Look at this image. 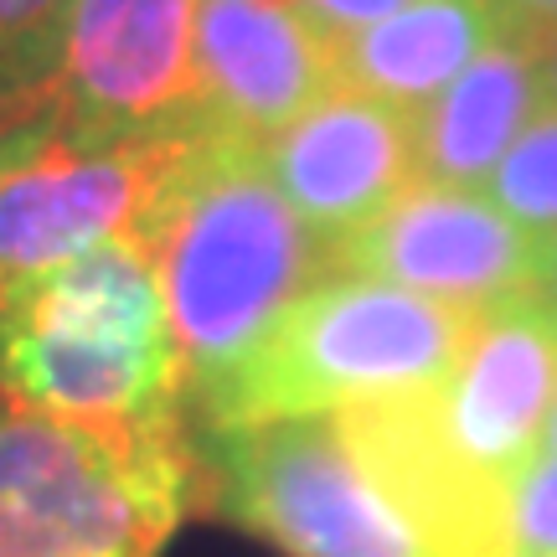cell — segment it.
<instances>
[{
    "mask_svg": "<svg viewBox=\"0 0 557 557\" xmlns=\"http://www.w3.org/2000/svg\"><path fill=\"white\" fill-rule=\"evenodd\" d=\"M0 398L99 429L181 423L176 325L135 238L103 243L0 295Z\"/></svg>",
    "mask_w": 557,
    "mask_h": 557,
    "instance_id": "cell-2",
    "label": "cell"
},
{
    "mask_svg": "<svg viewBox=\"0 0 557 557\" xmlns=\"http://www.w3.org/2000/svg\"><path fill=\"white\" fill-rule=\"evenodd\" d=\"M259 150L284 201L325 248L372 222L418 181L413 114L346 83L259 139Z\"/></svg>",
    "mask_w": 557,
    "mask_h": 557,
    "instance_id": "cell-10",
    "label": "cell"
},
{
    "mask_svg": "<svg viewBox=\"0 0 557 557\" xmlns=\"http://www.w3.org/2000/svg\"><path fill=\"white\" fill-rule=\"evenodd\" d=\"M135 243L150 253L171 305L186 408L331 274V248L284 201L259 139L207 120L186 135Z\"/></svg>",
    "mask_w": 557,
    "mask_h": 557,
    "instance_id": "cell-1",
    "label": "cell"
},
{
    "mask_svg": "<svg viewBox=\"0 0 557 557\" xmlns=\"http://www.w3.org/2000/svg\"><path fill=\"white\" fill-rule=\"evenodd\" d=\"M295 5L315 21L320 32H331L336 41H346V37H357L361 26H372V21L403 11L408 0H295Z\"/></svg>",
    "mask_w": 557,
    "mask_h": 557,
    "instance_id": "cell-17",
    "label": "cell"
},
{
    "mask_svg": "<svg viewBox=\"0 0 557 557\" xmlns=\"http://www.w3.org/2000/svg\"><path fill=\"white\" fill-rule=\"evenodd\" d=\"M506 32L491 0H408L336 47L341 83L413 114Z\"/></svg>",
    "mask_w": 557,
    "mask_h": 557,
    "instance_id": "cell-13",
    "label": "cell"
},
{
    "mask_svg": "<svg viewBox=\"0 0 557 557\" xmlns=\"http://www.w3.org/2000/svg\"><path fill=\"white\" fill-rule=\"evenodd\" d=\"M197 0H67L52 67L11 114L88 139H124L201 120Z\"/></svg>",
    "mask_w": 557,
    "mask_h": 557,
    "instance_id": "cell-7",
    "label": "cell"
},
{
    "mask_svg": "<svg viewBox=\"0 0 557 557\" xmlns=\"http://www.w3.org/2000/svg\"><path fill=\"white\" fill-rule=\"evenodd\" d=\"M506 21V32H521V37H557V0H491Z\"/></svg>",
    "mask_w": 557,
    "mask_h": 557,
    "instance_id": "cell-18",
    "label": "cell"
},
{
    "mask_svg": "<svg viewBox=\"0 0 557 557\" xmlns=\"http://www.w3.org/2000/svg\"><path fill=\"white\" fill-rule=\"evenodd\" d=\"M542 67H547V94L557 99V37L542 41Z\"/></svg>",
    "mask_w": 557,
    "mask_h": 557,
    "instance_id": "cell-19",
    "label": "cell"
},
{
    "mask_svg": "<svg viewBox=\"0 0 557 557\" xmlns=\"http://www.w3.org/2000/svg\"><path fill=\"white\" fill-rule=\"evenodd\" d=\"M67 0H0V114L32 99L52 67Z\"/></svg>",
    "mask_w": 557,
    "mask_h": 557,
    "instance_id": "cell-15",
    "label": "cell"
},
{
    "mask_svg": "<svg viewBox=\"0 0 557 557\" xmlns=\"http://www.w3.org/2000/svg\"><path fill=\"white\" fill-rule=\"evenodd\" d=\"M547 299L557 305V243H553V253H547Z\"/></svg>",
    "mask_w": 557,
    "mask_h": 557,
    "instance_id": "cell-21",
    "label": "cell"
},
{
    "mask_svg": "<svg viewBox=\"0 0 557 557\" xmlns=\"http://www.w3.org/2000/svg\"><path fill=\"white\" fill-rule=\"evenodd\" d=\"M336 47L295 0H197V109L218 129L269 139L341 88Z\"/></svg>",
    "mask_w": 557,
    "mask_h": 557,
    "instance_id": "cell-11",
    "label": "cell"
},
{
    "mask_svg": "<svg viewBox=\"0 0 557 557\" xmlns=\"http://www.w3.org/2000/svg\"><path fill=\"white\" fill-rule=\"evenodd\" d=\"M197 470L212 511L284 557H434L346 444L336 413L207 429Z\"/></svg>",
    "mask_w": 557,
    "mask_h": 557,
    "instance_id": "cell-5",
    "label": "cell"
},
{
    "mask_svg": "<svg viewBox=\"0 0 557 557\" xmlns=\"http://www.w3.org/2000/svg\"><path fill=\"white\" fill-rule=\"evenodd\" d=\"M557 403V305L542 295L500 299L480 310L475 336L459 361L434 382L444 438L475 470L517 480L542 449Z\"/></svg>",
    "mask_w": 557,
    "mask_h": 557,
    "instance_id": "cell-9",
    "label": "cell"
},
{
    "mask_svg": "<svg viewBox=\"0 0 557 557\" xmlns=\"http://www.w3.org/2000/svg\"><path fill=\"white\" fill-rule=\"evenodd\" d=\"M542 455H557V403H553V418H547V434H542Z\"/></svg>",
    "mask_w": 557,
    "mask_h": 557,
    "instance_id": "cell-20",
    "label": "cell"
},
{
    "mask_svg": "<svg viewBox=\"0 0 557 557\" xmlns=\"http://www.w3.org/2000/svg\"><path fill=\"white\" fill-rule=\"evenodd\" d=\"M201 491L171 429H99L0 408V557H156Z\"/></svg>",
    "mask_w": 557,
    "mask_h": 557,
    "instance_id": "cell-4",
    "label": "cell"
},
{
    "mask_svg": "<svg viewBox=\"0 0 557 557\" xmlns=\"http://www.w3.org/2000/svg\"><path fill=\"white\" fill-rule=\"evenodd\" d=\"M475 310L361 274H325L191 408L207 429L336 413L434 387L475 336Z\"/></svg>",
    "mask_w": 557,
    "mask_h": 557,
    "instance_id": "cell-3",
    "label": "cell"
},
{
    "mask_svg": "<svg viewBox=\"0 0 557 557\" xmlns=\"http://www.w3.org/2000/svg\"><path fill=\"white\" fill-rule=\"evenodd\" d=\"M485 197L496 201L521 233H532L542 248L557 243V99L547 94L532 124L511 139V150L485 181Z\"/></svg>",
    "mask_w": 557,
    "mask_h": 557,
    "instance_id": "cell-14",
    "label": "cell"
},
{
    "mask_svg": "<svg viewBox=\"0 0 557 557\" xmlns=\"http://www.w3.org/2000/svg\"><path fill=\"white\" fill-rule=\"evenodd\" d=\"M517 557H557V455H532L511 480Z\"/></svg>",
    "mask_w": 557,
    "mask_h": 557,
    "instance_id": "cell-16",
    "label": "cell"
},
{
    "mask_svg": "<svg viewBox=\"0 0 557 557\" xmlns=\"http://www.w3.org/2000/svg\"><path fill=\"white\" fill-rule=\"evenodd\" d=\"M542 103H547L542 41L500 32L449 88H438L423 109H413L418 181L480 191Z\"/></svg>",
    "mask_w": 557,
    "mask_h": 557,
    "instance_id": "cell-12",
    "label": "cell"
},
{
    "mask_svg": "<svg viewBox=\"0 0 557 557\" xmlns=\"http://www.w3.org/2000/svg\"><path fill=\"white\" fill-rule=\"evenodd\" d=\"M201 120L156 129V135L88 139L37 114H5V129H0V295L67 259L94 253L103 243L135 238L186 135Z\"/></svg>",
    "mask_w": 557,
    "mask_h": 557,
    "instance_id": "cell-6",
    "label": "cell"
},
{
    "mask_svg": "<svg viewBox=\"0 0 557 557\" xmlns=\"http://www.w3.org/2000/svg\"><path fill=\"white\" fill-rule=\"evenodd\" d=\"M547 253L475 186L413 181L372 222L331 243V274L382 278L480 315L500 299L542 295Z\"/></svg>",
    "mask_w": 557,
    "mask_h": 557,
    "instance_id": "cell-8",
    "label": "cell"
}]
</instances>
